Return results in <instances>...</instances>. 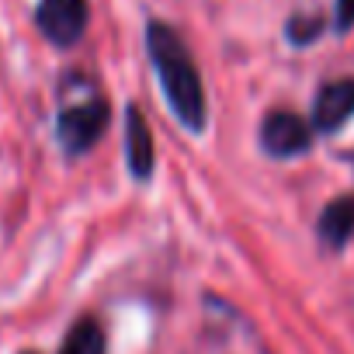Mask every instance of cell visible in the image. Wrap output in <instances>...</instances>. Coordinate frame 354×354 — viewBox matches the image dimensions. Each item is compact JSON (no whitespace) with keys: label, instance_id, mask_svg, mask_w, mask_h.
<instances>
[{"label":"cell","instance_id":"11","mask_svg":"<svg viewBox=\"0 0 354 354\" xmlns=\"http://www.w3.org/2000/svg\"><path fill=\"white\" fill-rule=\"evenodd\" d=\"M21 354H35V351H21Z\"/></svg>","mask_w":354,"mask_h":354},{"label":"cell","instance_id":"2","mask_svg":"<svg viewBox=\"0 0 354 354\" xmlns=\"http://www.w3.org/2000/svg\"><path fill=\"white\" fill-rule=\"evenodd\" d=\"M108 122H111V104L104 97L70 104L56 115V142L63 146L66 156H84L87 149L101 142V136L108 132Z\"/></svg>","mask_w":354,"mask_h":354},{"label":"cell","instance_id":"3","mask_svg":"<svg viewBox=\"0 0 354 354\" xmlns=\"http://www.w3.org/2000/svg\"><path fill=\"white\" fill-rule=\"evenodd\" d=\"M87 18H91L87 0H42L39 11H35L39 32L59 49H70L84 39Z\"/></svg>","mask_w":354,"mask_h":354},{"label":"cell","instance_id":"7","mask_svg":"<svg viewBox=\"0 0 354 354\" xmlns=\"http://www.w3.org/2000/svg\"><path fill=\"white\" fill-rule=\"evenodd\" d=\"M316 233H319V240H323L330 250H340V247L354 236V195L333 198V202L323 209Z\"/></svg>","mask_w":354,"mask_h":354},{"label":"cell","instance_id":"1","mask_svg":"<svg viewBox=\"0 0 354 354\" xmlns=\"http://www.w3.org/2000/svg\"><path fill=\"white\" fill-rule=\"evenodd\" d=\"M146 49H149V59L156 66V77H160V87L170 101V111L177 115L188 132H202L205 122H209V111H205V87H202V77H198V66L188 53V46L181 42L170 25L163 21H149L146 28Z\"/></svg>","mask_w":354,"mask_h":354},{"label":"cell","instance_id":"9","mask_svg":"<svg viewBox=\"0 0 354 354\" xmlns=\"http://www.w3.org/2000/svg\"><path fill=\"white\" fill-rule=\"evenodd\" d=\"M285 32H288V42H292V46H309V42L319 39L323 18H319V15H295Z\"/></svg>","mask_w":354,"mask_h":354},{"label":"cell","instance_id":"10","mask_svg":"<svg viewBox=\"0 0 354 354\" xmlns=\"http://www.w3.org/2000/svg\"><path fill=\"white\" fill-rule=\"evenodd\" d=\"M354 28V0H337V32Z\"/></svg>","mask_w":354,"mask_h":354},{"label":"cell","instance_id":"8","mask_svg":"<svg viewBox=\"0 0 354 354\" xmlns=\"http://www.w3.org/2000/svg\"><path fill=\"white\" fill-rule=\"evenodd\" d=\"M59 354H104V333L97 326V319L84 316L70 326V333L63 337Z\"/></svg>","mask_w":354,"mask_h":354},{"label":"cell","instance_id":"6","mask_svg":"<svg viewBox=\"0 0 354 354\" xmlns=\"http://www.w3.org/2000/svg\"><path fill=\"white\" fill-rule=\"evenodd\" d=\"M354 115V80H333L316 94L313 125L319 132H337Z\"/></svg>","mask_w":354,"mask_h":354},{"label":"cell","instance_id":"5","mask_svg":"<svg viewBox=\"0 0 354 354\" xmlns=\"http://www.w3.org/2000/svg\"><path fill=\"white\" fill-rule=\"evenodd\" d=\"M125 156H129V170L136 181H149L153 167H156V153H153V132L142 118V111L132 104L125 111Z\"/></svg>","mask_w":354,"mask_h":354},{"label":"cell","instance_id":"4","mask_svg":"<svg viewBox=\"0 0 354 354\" xmlns=\"http://www.w3.org/2000/svg\"><path fill=\"white\" fill-rule=\"evenodd\" d=\"M313 142V129L302 115L295 111H271L264 122H261V146L268 156H299L306 153Z\"/></svg>","mask_w":354,"mask_h":354}]
</instances>
